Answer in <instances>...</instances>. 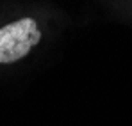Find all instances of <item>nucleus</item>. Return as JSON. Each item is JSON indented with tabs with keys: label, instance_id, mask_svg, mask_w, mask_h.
Here are the masks:
<instances>
[{
	"label": "nucleus",
	"instance_id": "f257e3e1",
	"mask_svg": "<svg viewBox=\"0 0 132 126\" xmlns=\"http://www.w3.org/2000/svg\"><path fill=\"white\" fill-rule=\"evenodd\" d=\"M39 41L41 30L32 18H20L0 27V64L23 59Z\"/></svg>",
	"mask_w": 132,
	"mask_h": 126
}]
</instances>
